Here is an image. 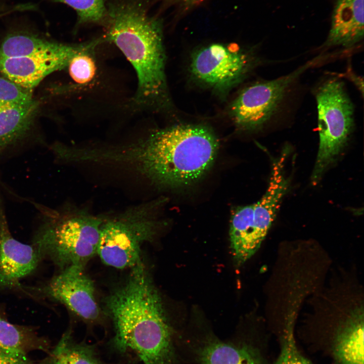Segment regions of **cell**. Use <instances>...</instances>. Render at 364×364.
<instances>
[{
    "label": "cell",
    "mask_w": 364,
    "mask_h": 364,
    "mask_svg": "<svg viewBox=\"0 0 364 364\" xmlns=\"http://www.w3.org/2000/svg\"><path fill=\"white\" fill-rule=\"evenodd\" d=\"M218 140L208 128L177 124L154 131L128 145L94 147V163L128 167L161 188H174L194 183L213 164Z\"/></svg>",
    "instance_id": "cell-1"
},
{
    "label": "cell",
    "mask_w": 364,
    "mask_h": 364,
    "mask_svg": "<svg viewBox=\"0 0 364 364\" xmlns=\"http://www.w3.org/2000/svg\"><path fill=\"white\" fill-rule=\"evenodd\" d=\"M103 309L120 351H132L144 364H178L161 297L143 262L104 299Z\"/></svg>",
    "instance_id": "cell-2"
},
{
    "label": "cell",
    "mask_w": 364,
    "mask_h": 364,
    "mask_svg": "<svg viewBox=\"0 0 364 364\" xmlns=\"http://www.w3.org/2000/svg\"><path fill=\"white\" fill-rule=\"evenodd\" d=\"M105 40L114 43L135 70L134 104L161 106L166 97L165 54L159 22L147 13L142 0H115L107 6Z\"/></svg>",
    "instance_id": "cell-3"
},
{
    "label": "cell",
    "mask_w": 364,
    "mask_h": 364,
    "mask_svg": "<svg viewBox=\"0 0 364 364\" xmlns=\"http://www.w3.org/2000/svg\"><path fill=\"white\" fill-rule=\"evenodd\" d=\"M161 202L157 200L141 203L105 218L97 253L105 264L124 269L132 268L142 262V245L153 240L160 228L155 210Z\"/></svg>",
    "instance_id": "cell-4"
},
{
    "label": "cell",
    "mask_w": 364,
    "mask_h": 364,
    "mask_svg": "<svg viewBox=\"0 0 364 364\" xmlns=\"http://www.w3.org/2000/svg\"><path fill=\"white\" fill-rule=\"evenodd\" d=\"M319 147L311 175L317 184L338 158L354 126V107L343 82L337 78L324 81L316 89Z\"/></svg>",
    "instance_id": "cell-5"
},
{
    "label": "cell",
    "mask_w": 364,
    "mask_h": 364,
    "mask_svg": "<svg viewBox=\"0 0 364 364\" xmlns=\"http://www.w3.org/2000/svg\"><path fill=\"white\" fill-rule=\"evenodd\" d=\"M105 217L84 209L72 210L60 217L35 242L41 255L62 269L85 264L97 254Z\"/></svg>",
    "instance_id": "cell-6"
},
{
    "label": "cell",
    "mask_w": 364,
    "mask_h": 364,
    "mask_svg": "<svg viewBox=\"0 0 364 364\" xmlns=\"http://www.w3.org/2000/svg\"><path fill=\"white\" fill-rule=\"evenodd\" d=\"M290 179L280 168L271 170L265 193L256 203L237 208L231 218L230 239L233 258L244 264L260 247L274 221Z\"/></svg>",
    "instance_id": "cell-7"
},
{
    "label": "cell",
    "mask_w": 364,
    "mask_h": 364,
    "mask_svg": "<svg viewBox=\"0 0 364 364\" xmlns=\"http://www.w3.org/2000/svg\"><path fill=\"white\" fill-rule=\"evenodd\" d=\"M328 59L327 55H320L286 75L245 88L231 105V115L236 124L245 129L262 126L278 111L299 77L309 68Z\"/></svg>",
    "instance_id": "cell-8"
},
{
    "label": "cell",
    "mask_w": 364,
    "mask_h": 364,
    "mask_svg": "<svg viewBox=\"0 0 364 364\" xmlns=\"http://www.w3.org/2000/svg\"><path fill=\"white\" fill-rule=\"evenodd\" d=\"M253 65L251 56L220 43L205 47L194 53L190 71L199 81L217 90H226L238 83Z\"/></svg>",
    "instance_id": "cell-9"
},
{
    "label": "cell",
    "mask_w": 364,
    "mask_h": 364,
    "mask_svg": "<svg viewBox=\"0 0 364 364\" xmlns=\"http://www.w3.org/2000/svg\"><path fill=\"white\" fill-rule=\"evenodd\" d=\"M84 268L83 266L76 265L65 268L38 292L63 304L81 319L94 322L100 317L101 309L96 298L94 283Z\"/></svg>",
    "instance_id": "cell-10"
},
{
    "label": "cell",
    "mask_w": 364,
    "mask_h": 364,
    "mask_svg": "<svg viewBox=\"0 0 364 364\" xmlns=\"http://www.w3.org/2000/svg\"><path fill=\"white\" fill-rule=\"evenodd\" d=\"M78 46L61 43L51 51L24 57L0 58V72L15 84L32 90L47 75L67 67Z\"/></svg>",
    "instance_id": "cell-11"
},
{
    "label": "cell",
    "mask_w": 364,
    "mask_h": 364,
    "mask_svg": "<svg viewBox=\"0 0 364 364\" xmlns=\"http://www.w3.org/2000/svg\"><path fill=\"white\" fill-rule=\"evenodd\" d=\"M41 256L35 245L23 244L12 236L0 212V289L20 285V280L36 267Z\"/></svg>",
    "instance_id": "cell-12"
},
{
    "label": "cell",
    "mask_w": 364,
    "mask_h": 364,
    "mask_svg": "<svg viewBox=\"0 0 364 364\" xmlns=\"http://www.w3.org/2000/svg\"><path fill=\"white\" fill-rule=\"evenodd\" d=\"M324 49L349 48L363 37V0H335L331 24Z\"/></svg>",
    "instance_id": "cell-13"
},
{
    "label": "cell",
    "mask_w": 364,
    "mask_h": 364,
    "mask_svg": "<svg viewBox=\"0 0 364 364\" xmlns=\"http://www.w3.org/2000/svg\"><path fill=\"white\" fill-rule=\"evenodd\" d=\"M196 347L198 364H264L260 351L245 341H225L214 336L205 338Z\"/></svg>",
    "instance_id": "cell-14"
},
{
    "label": "cell",
    "mask_w": 364,
    "mask_h": 364,
    "mask_svg": "<svg viewBox=\"0 0 364 364\" xmlns=\"http://www.w3.org/2000/svg\"><path fill=\"white\" fill-rule=\"evenodd\" d=\"M333 352L339 364H363V308H351L337 330Z\"/></svg>",
    "instance_id": "cell-15"
},
{
    "label": "cell",
    "mask_w": 364,
    "mask_h": 364,
    "mask_svg": "<svg viewBox=\"0 0 364 364\" xmlns=\"http://www.w3.org/2000/svg\"><path fill=\"white\" fill-rule=\"evenodd\" d=\"M46 353L39 364H106L97 355L93 345L77 342L70 330Z\"/></svg>",
    "instance_id": "cell-16"
},
{
    "label": "cell",
    "mask_w": 364,
    "mask_h": 364,
    "mask_svg": "<svg viewBox=\"0 0 364 364\" xmlns=\"http://www.w3.org/2000/svg\"><path fill=\"white\" fill-rule=\"evenodd\" d=\"M0 348L26 354L33 351L48 352L49 341L32 328L14 324L0 313Z\"/></svg>",
    "instance_id": "cell-17"
},
{
    "label": "cell",
    "mask_w": 364,
    "mask_h": 364,
    "mask_svg": "<svg viewBox=\"0 0 364 364\" xmlns=\"http://www.w3.org/2000/svg\"><path fill=\"white\" fill-rule=\"evenodd\" d=\"M37 106L35 101L25 105L0 104V146L12 143L28 129Z\"/></svg>",
    "instance_id": "cell-18"
},
{
    "label": "cell",
    "mask_w": 364,
    "mask_h": 364,
    "mask_svg": "<svg viewBox=\"0 0 364 364\" xmlns=\"http://www.w3.org/2000/svg\"><path fill=\"white\" fill-rule=\"evenodd\" d=\"M61 43L48 40L26 31L8 34L0 46V58L20 57L53 51Z\"/></svg>",
    "instance_id": "cell-19"
},
{
    "label": "cell",
    "mask_w": 364,
    "mask_h": 364,
    "mask_svg": "<svg viewBox=\"0 0 364 364\" xmlns=\"http://www.w3.org/2000/svg\"><path fill=\"white\" fill-rule=\"evenodd\" d=\"M102 40L97 38L78 44L67 67L70 77L77 85L85 86L93 80L96 73L95 50Z\"/></svg>",
    "instance_id": "cell-20"
},
{
    "label": "cell",
    "mask_w": 364,
    "mask_h": 364,
    "mask_svg": "<svg viewBox=\"0 0 364 364\" xmlns=\"http://www.w3.org/2000/svg\"><path fill=\"white\" fill-rule=\"evenodd\" d=\"M70 6L77 13L78 24H105L107 16L108 0H52Z\"/></svg>",
    "instance_id": "cell-21"
},
{
    "label": "cell",
    "mask_w": 364,
    "mask_h": 364,
    "mask_svg": "<svg viewBox=\"0 0 364 364\" xmlns=\"http://www.w3.org/2000/svg\"><path fill=\"white\" fill-rule=\"evenodd\" d=\"M295 315L285 320L280 353L274 364H312L299 350L294 336Z\"/></svg>",
    "instance_id": "cell-22"
},
{
    "label": "cell",
    "mask_w": 364,
    "mask_h": 364,
    "mask_svg": "<svg viewBox=\"0 0 364 364\" xmlns=\"http://www.w3.org/2000/svg\"><path fill=\"white\" fill-rule=\"evenodd\" d=\"M34 101L32 90L23 88L0 77V104L25 105Z\"/></svg>",
    "instance_id": "cell-23"
},
{
    "label": "cell",
    "mask_w": 364,
    "mask_h": 364,
    "mask_svg": "<svg viewBox=\"0 0 364 364\" xmlns=\"http://www.w3.org/2000/svg\"><path fill=\"white\" fill-rule=\"evenodd\" d=\"M0 364H32L28 354L0 348Z\"/></svg>",
    "instance_id": "cell-24"
},
{
    "label": "cell",
    "mask_w": 364,
    "mask_h": 364,
    "mask_svg": "<svg viewBox=\"0 0 364 364\" xmlns=\"http://www.w3.org/2000/svg\"><path fill=\"white\" fill-rule=\"evenodd\" d=\"M181 2L185 3L187 4H193L197 2H198L199 1L201 0H178Z\"/></svg>",
    "instance_id": "cell-25"
}]
</instances>
